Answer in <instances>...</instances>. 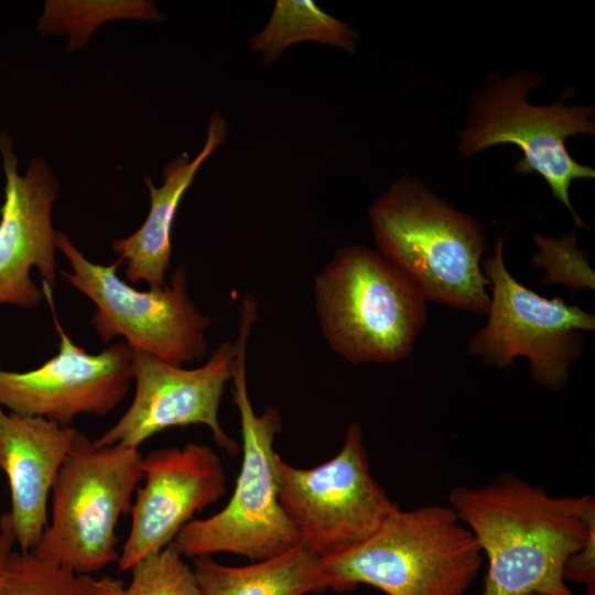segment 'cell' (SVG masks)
I'll list each match as a JSON object with an SVG mask.
<instances>
[{"instance_id": "603a6c76", "label": "cell", "mask_w": 595, "mask_h": 595, "mask_svg": "<svg viewBox=\"0 0 595 595\" xmlns=\"http://www.w3.org/2000/svg\"><path fill=\"white\" fill-rule=\"evenodd\" d=\"M563 576L565 581L585 586L595 584V531L589 534L584 545L569 558Z\"/></svg>"}, {"instance_id": "5bb4252c", "label": "cell", "mask_w": 595, "mask_h": 595, "mask_svg": "<svg viewBox=\"0 0 595 595\" xmlns=\"http://www.w3.org/2000/svg\"><path fill=\"white\" fill-rule=\"evenodd\" d=\"M0 155L6 177L0 206V304L36 307L45 296L31 278L35 268L43 285L56 282L55 236L51 220L58 181L44 160L32 159L23 175L12 137L0 131Z\"/></svg>"}, {"instance_id": "484cf974", "label": "cell", "mask_w": 595, "mask_h": 595, "mask_svg": "<svg viewBox=\"0 0 595 595\" xmlns=\"http://www.w3.org/2000/svg\"><path fill=\"white\" fill-rule=\"evenodd\" d=\"M584 595H595V584L586 586V592Z\"/></svg>"}, {"instance_id": "44dd1931", "label": "cell", "mask_w": 595, "mask_h": 595, "mask_svg": "<svg viewBox=\"0 0 595 595\" xmlns=\"http://www.w3.org/2000/svg\"><path fill=\"white\" fill-rule=\"evenodd\" d=\"M172 542L138 562L126 595H202L193 567Z\"/></svg>"}, {"instance_id": "6da1fadb", "label": "cell", "mask_w": 595, "mask_h": 595, "mask_svg": "<svg viewBox=\"0 0 595 595\" xmlns=\"http://www.w3.org/2000/svg\"><path fill=\"white\" fill-rule=\"evenodd\" d=\"M488 567L479 595H574L563 576L569 558L595 531L591 494L552 496L513 473L448 494Z\"/></svg>"}, {"instance_id": "cb8c5ba5", "label": "cell", "mask_w": 595, "mask_h": 595, "mask_svg": "<svg viewBox=\"0 0 595 595\" xmlns=\"http://www.w3.org/2000/svg\"><path fill=\"white\" fill-rule=\"evenodd\" d=\"M123 583L111 576H102L93 581L91 595H126Z\"/></svg>"}, {"instance_id": "5b68a950", "label": "cell", "mask_w": 595, "mask_h": 595, "mask_svg": "<svg viewBox=\"0 0 595 595\" xmlns=\"http://www.w3.org/2000/svg\"><path fill=\"white\" fill-rule=\"evenodd\" d=\"M313 298L325 340L353 365L405 359L426 321L414 282L364 245L334 253L314 278Z\"/></svg>"}, {"instance_id": "d4e9b609", "label": "cell", "mask_w": 595, "mask_h": 595, "mask_svg": "<svg viewBox=\"0 0 595 595\" xmlns=\"http://www.w3.org/2000/svg\"><path fill=\"white\" fill-rule=\"evenodd\" d=\"M14 544L15 540L10 529L6 524L0 523V581L7 562L13 552Z\"/></svg>"}, {"instance_id": "8fae6325", "label": "cell", "mask_w": 595, "mask_h": 595, "mask_svg": "<svg viewBox=\"0 0 595 595\" xmlns=\"http://www.w3.org/2000/svg\"><path fill=\"white\" fill-rule=\"evenodd\" d=\"M132 349L133 399L122 416L93 440L95 445L139 448L166 429L203 424L221 450L229 455L239 453L238 443L224 431L218 418L225 386L234 376V343L223 342L203 366L193 369Z\"/></svg>"}, {"instance_id": "9c48e42d", "label": "cell", "mask_w": 595, "mask_h": 595, "mask_svg": "<svg viewBox=\"0 0 595 595\" xmlns=\"http://www.w3.org/2000/svg\"><path fill=\"white\" fill-rule=\"evenodd\" d=\"M505 237L482 260L491 292L487 324L470 338L468 353L484 364L506 368L526 357L534 382L550 391L564 388L570 368L584 348V331L595 316L562 298L547 299L518 282L504 260Z\"/></svg>"}, {"instance_id": "3957f363", "label": "cell", "mask_w": 595, "mask_h": 595, "mask_svg": "<svg viewBox=\"0 0 595 595\" xmlns=\"http://www.w3.org/2000/svg\"><path fill=\"white\" fill-rule=\"evenodd\" d=\"M257 307L239 310V329L232 376V396L240 418L242 459L235 489L227 505L215 515L192 519L173 543L184 556H212L227 552L259 561L300 544L292 521L278 494L275 435L281 431L280 411L267 407L257 414L247 383V345L257 320Z\"/></svg>"}, {"instance_id": "d6986e66", "label": "cell", "mask_w": 595, "mask_h": 595, "mask_svg": "<svg viewBox=\"0 0 595 595\" xmlns=\"http://www.w3.org/2000/svg\"><path fill=\"white\" fill-rule=\"evenodd\" d=\"M118 18L164 19L152 1H46L39 29L47 33L67 32L68 47H82L97 25Z\"/></svg>"}, {"instance_id": "4316f807", "label": "cell", "mask_w": 595, "mask_h": 595, "mask_svg": "<svg viewBox=\"0 0 595 595\" xmlns=\"http://www.w3.org/2000/svg\"><path fill=\"white\" fill-rule=\"evenodd\" d=\"M528 595H549V594H542V593H531V594H528Z\"/></svg>"}, {"instance_id": "277c9868", "label": "cell", "mask_w": 595, "mask_h": 595, "mask_svg": "<svg viewBox=\"0 0 595 595\" xmlns=\"http://www.w3.org/2000/svg\"><path fill=\"white\" fill-rule=\"evenodd\" d=\"M484 556L447 505L391 512L358 544L321 558L335 592L360 584L386 595H465Z\"/></svg>"}, {"instance_id": "7a4b0ae2", "label": "cell", "mask_w": 595, "mask_h": 595, "mask_svg": "<svg viewBox=\"0 0 595 595\" xmlns=\"http://www.w3.org/2000/svg\"><path fill=\"white\" fill-rule=\"evenodd\" d=\"M369 219L378 251L414 282L426 301L487 314L489 281L482 256L488 246L474 217L404 176L374 202Z\"/></svg>"}, {"instance_id": "7402d4cb", "label": "cell", "mask_w": 595, "mask_h": 595, "mask_svg": "<svg viewBox=\"0 0 595 595\" xmlns=\"http://www.w3.org/2000/svg\"><path fill=\"white\" fill-rule=\"evenodd\" d=\"M533 240L538 252L531 263L544 270L543 284H563L573 292L594 291V270L587 255L578 248L575 231L563 234L559 239L537 234Z\"/></svg>"}, {"instance_id": "2e32d148", "label": "cell", "mask_w": 595, "mask_h": 595, "mask_svg": "<svg viewBox=\"0 0 595 595\" xmlns=\"http://www.w3.org/2000/svg\"><path fill=\"white\" fill-rule=\"evenodd\" d=\"M227 133L228 125L223 115L213 112L206 141L194 159L191 160L184 152L169 162L163 170L160 187L144 176L151 201L148 217L136 232L112 244V249L119 255L118 260L126 264L125 275L130 282L143 281L149 289L165 284L172 256L171 234L178 205L199 167L224 144Z\"/></svg>"}, {"instance_id": "ffe728a7", "label": "cell", "mask_w": 595, "mask_h": 595, "mask_svg": "<svg viewBox=\"0 0 595 595\" xmlns=\"http://www.w3.org/2000/svg\"><path fill=\"white\" fill-rule=\"evenodd\" d=\"M93 581L32 551H13L0 581V595H91Z\"/></svg>"}, {"instance_id": "7c38bea8", "label": "cell", "mask_w": 595, "mask_h": 595, "mask_svg": "<svg viewBox=\"0 0 595 595\" xmlns=\"http://www.w3.org/2000/svg\"><path fill=\"white\" fill-rule=\"evenodd\" d=\"M58 354L29 371L0 368V405L68 426L83 414L106 415L128 394L133 349L118 342L97 355L74 344L56 324Z\"/></svg>"}, {"instance_id": "9a60e30c", "label": "cell", "mask_w": 595, "mask_h": 595, "mask_svg": "<svg viewBox=\"0 0 595 595\" xmlns=\"http://www.w3.org/2000/svg\"><path fill=\"white\" fill-rule=\"evenodd\" d=\"M79 431L41 416L6 412L0 405V470L11 507L0 519L20 551L30 552L48 523V498Z\"/></svg>"}, {"instance_id": "e0dca14e", "label": "cell", "mask_w": 595, "mask_h": 595, "mask_svg": "<svg viewBox=\"0 0 595 595\" xmlns=\"http://www.w3.org/2000/svg\"><path fill=\"white\" fill-rule=\"evenodd\" d=\"M192 567L202 595H309L329 588L321 558L301 544L242 566L198 556Z\"/></svg>"}, {"instance_id": "30bf717a", "label": "cell", "mask_w": 595, "mask_h": 595, "mask_svg": "<svg viewBox=\"0 0 595 595\" xmlns=\"http://www.w3.org/2000/svg\"><path fill=\"white\" fill-rule=\"evenodd\" d=\"M275 476L300 544L320 558L358 544L399 508L370 472L358 423L347 428L339 452L315 467H295L277 455Z\"/></svg>"}, {"instance_id": "ba28073f", "label": "cell", "mask_w": 595, "mask_h": 595, "mask_svg": "<svg viewBox=\"0 0 595 595\" xmlns=\"http://www.w3.org/2000/svg\"><path fill=\"white\" fill-rule=\"evenodd\" d=\"M55 247L72 267L61 270L63 278L96 304L90 322L104 342L123 336L131 348L175 366L204 358L212 321L187 293L185 266H178L163 286L139 291L117 275L119 260L94 263L62 231H56Z\"/></svg>"}, {"instance_id": "8992f818", "label": "cell", "mask_w": 595, "mask_h": 595, "mask_svg": "<svg viewBox=\"0 0 595 595\" xmlns=\"http://www.w3.org/2000/svg\"><path fill=\"white\" fill-rule=\"evenodd\" d=\"M142 457L139 448L97 446L79 431L54 482L48 523L32 552L79 575L118 561L116 528L142 482Z\"/></svg>"}, {"instance_id": "4fadbf2b", "label": "cell", "mask_w": 595, "mask_h": 595, "mask_svg": "<svg viewBox=\"0 0 595 595\" xmlns=\"http://www.w3.org/2000/svg\"><path fill=\"white\" fill-rule=\"evenodd\" d=\"M142 480L133 498L131 526L118 558L120 571L173 542L193 517L226 493V474L210 447L187 443L142 457Z\"/></svg>"}, {"instance_id": "52a82bcc", "label": "cell", "mask_w": 595, "mask_h": 595, "mask_svg": "<svg viewBox=\"0 0 595 595\" xmlns=\"http://www.w3.org/2000/svg\"><path fill=\"white\" fill-rule=\"evenodd\" d=\"M539 83V75L523 69L507 77L494 76L473 99L472 115L459 134V151L472 156L494 145H517L522 156L515 164L516 172L540 174L576 227L588 228L573 208L569 188L572 181L594 178L595 173L571 156L565 141L578 133L594 134V109L566 106L567 93L556 104L533 106L527 93Z\"/></svg>"}, {"instance_id": "ac0fdd59", "label": "cell", "mask_w": 595, "mask_h": 595, "mask_svg": "<svg viewBox=\"0 0 595 595\" xmlns=\"http://www.w3.org/2000/svg\"><path fill=\"white\" fill-rule=\"evenodd\" d=\"M356 32L324 12L312 0H278L266 26L250 40L264 64L277 61L285 48L300 42H317L353 52Z\"/></svg>"}]
</instances>
